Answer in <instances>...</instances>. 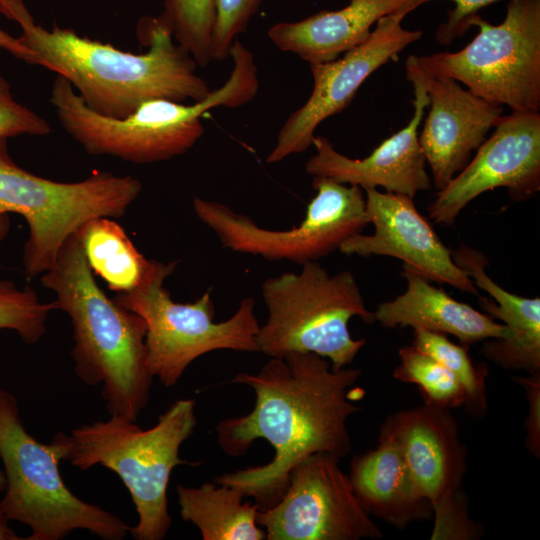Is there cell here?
I'll return each instance as SVG.
<instances>
[{"label":"cell","mask_w":540,"mask_h":540,"mask_svg":"<svg viewBox=\"0 0 540 540\" xmlns=\"http://www.w3.org/2000/svg\"><path fill=\"white\" fill-rule=\"evenodd\" d=\"M360 376L359 369L336 370L328 359L303 352L270 357L255 374H236L231 382L253 389L254 407L246 415L220 421L218 443L227 455L241 457L254 441L264 439L274 457L214 482L238 489L265 510L282 497L291 470L303 459L317 453L345 458L352 451L347 423L361 410L355 401L365 394L356 386Z\"/></svg>","instance_id":"1"},{"label":"cell","mask_w":540,"mask_h":540,"mask_svg":"<svg viewBox=\"0 0 540 540\" xmlns=\"http://www.w3.org/2000/svg\"><path fill=\"white\" fill-rule=\"evenodd\" d=\"M0 13L21 28L19 42L33 55V65L64 77L93 111L124 118L155 99L198 102L210 93L197 63L178 45L160 17H142L137 25L144 53L120 50L81 36L72 29L37 24L24 0H0Z\"/></svg>","instance_id":"2"},{"label":"cell","mask_w":540,"mask_h":540,"mask_svg":"<svg viewBox=\"0 0 540 540\" xmlns=\"http://www.w3.org/2000/svg\"><path fill=\"white\" fill-rule=\"evenodd\" d=\"M41 283L55 293V308L70 317L77 377L89 386L102 385L110 415L136 421L153 381L146 364L144 319L98 286L77 232L65 241Z\"/></svg>","instance_id":"3"},{"label":"cell","mask_w":540,"mask_h":540,"mask_svg":"<svg viewBox=\"0 0 540 540\" xmlns=\"http://www.w3.org/2000/svg\"><path fill=\"white\" fill-rule=\"evenodd\" d=\"M228 80L201 101L190 104L155 99L124 118L90 109L71 84L57 75L49 101L61 126L88 154L109 155L135 164L165 161L186 153L204 134V113L215 107L238 108L254 99L259 88L254 57L232 55Z\"/></svg>","instance_id":"4"},{"label":"cell","mask_w":540,"mask_h":540,"mask_svg":"<svg viewBox=\"0 0 540 540\" xmlns=\"http://www.w3.org/2000/svg\"><path fill=\"white\" fill-rule=\"evenodd\" d=\"M196 425L195 400L179 399L147 430L136 421L110 415L70 434L58 432L52 441L59 446L62 461L73 467L87 470L101 465L117 474L138 515L129 533L136 540H162L172 523L167 499L171 473L178 465H199L179 457Z\"/></svg>","instance_id":"5"},{"label":"cell","mask_w":540,"mask_h":540,"mask_svg":"<svg viewBox=\"0 0 540 540\" xmlns=\"http://www.w3.org/2000/svg\"><path fill=\"white\" fill-rule=\"evenodd\" d=\"M261 295L268 316L257 343L268 357L315 353L333 369L345 368L366 343L352 338L349 321L359 317L367 324L375 322L354 275L347 270L331 275L317 261L304 263L298 273L267 278Z\"/></svg>","instance_id":"6"},{"label":"cell","mask_w":540,"mask_h":540,"mask_svg":"<svg viewBox=\"0 0 540 540\" xmlns=\"http://www.w3.org/2000/svg\"><path fill=\"white\" fill-rule=\"evenodd\" d=\"M0 459L6 479L1 508L8 521L30 528L27 540H60L78 529L122 540L130 532L121 517L71 492L59 470V446L41 443L25 429L15 397L5 390H0Z\"/></svg>","instance_id":"7"},{"label":"cell","mask_w":540,"mask_h":540,"mask_svg":"<svg viewBox=\"0 0 540 540\" xmlns=\"http://www.w3.org/2000/svg\"><path fill=\"white\" fill-rule=\"evenodd\" d=\"M142 191L130 175L97 172L78 182H58L17 165L0 140V214L17 213L28 225L23 265L29 277L55 264L69 236L95 217H122Z\"/></svg>","instance_id":"8"},{"label":"cell","mask_w":540,"mask_h":540,"mask_svg":"<svg viewBox=\"0 0 540 540\" xmlns=\"http://www.w3.org/2000/svg\"><path fill=\"white\" fill-rule=\"evenodd\" d=\"M176 266V261L155 260L138 287L117 293L113 298L144 319L147 368L165 387L175 386L187 367L206 353L216 350L259 352L260 325L254 299H243L230 318L215 322V307L209 291L192 303L171 299L164 282Z\"/></svg>","instance_id":"9"},{"label":"cell","mask_w":540,"mask_h":540,"mask_svg":"<svg viewBox=\"0 0 540 540\" xmlns=\"http://www.w3.org/2000/svg\"><path fill=\"white\" fill-rule=\"evenodd\" d=\"M471 26L479 32L463 49L416 56L420 68L512 112H539L540 0H509L500 24L478 15Z\"/></svg>","instance_id":"10"},{"label":"cell","mask_w":540,"mask_h":540,"mask_svg":"<svg viewBox=\"0 0 540 540\" xmlns=\"http://www.w3.org/2000/svg\"><path fill=\"white\" fill-rule=\"evenodd\" d=\"M312 186L316 195L304 220L288 230L262 228L227 205L200 197L193 199V209L224 248L303 265L339 249L348 237L361 233L369 224L361 187L323 177H313Z\"/></svg>","instance_id":"11"},{"label":"cell","mask_w":540,"mask_h":540,"mask_svg":"<svg viewBox=\"0 0 540 540\" xmlns=\"http://www.w3.org/2000/svg\"><path fill=\"white\" fill-rule=\"evenodd\" d=\"M379 436L394 442L433 511L432 540H475L483 527L469 517L463 490L467 447L451 410L423 403L386 417Z\"/></svg>","instance_id":"12"},{"label":"cell","mask_w":540,"mask_h":540,"mask_svg":"<svg viewBox=\"0 0 540 540\" xmlns=\"http://www.w3.org/2000/svg\"><path fill=\"white\" fill-rule=\"evenodd\" d=\"M317 453L293 467L273 506L258 510L267 540H378L382 531L363 509L340 466Z\"/></svg>","instance_id":"13"},{"label":"cell","mask_w":540,"mask_h":540,"mask_svg":"<svg viewBox=\"0 0 540 540\" xmlns=\"http://www.w3.org/2000/svg\"><path fill=\"white\" fill-rule=\"evenodd\" d=\"M430 1L415 0L380 18L370 36L343 57L310 64L312 92L284 122L266 161L277 163L311 147L321 122L345 110L372 73L396 61L407 46L422 37V31L405 29L402 23L409 13Z\"/></svg>","instance_id":"14"},{"label":"cell","mask_w":540,"mask_h":540,"mask_svg":"<svg viewBox=\"0 0 540 540\" xmlns=\"http://www.w3.org/2000/svg\"><path fill=\"white\" fill-rule=\"evenodd\" d=\"M499 187L517 202L540 191L539 112L502 116L475 156L437 192L429 216L434 223L452 225L472 200Z\"/></svg>","instance_id":"15"},{"label":"cell","mask_w":540,"mask_h":540,"mask_svg":"<svg viewBox=\"0 0 540 540\" xmlns=\"http://www.w3.org/2000/svg\"><path fill=\"white\" fill-rule=\"evenodd\" d=\"M364 191L366 214L374 233L348 237L338 249L341 253L394 257L429 281L479 296L473 280L456 265L452 251L417 210L413 198L377 189Z\"/></svg>","instance_id":"16"},{"label":"cell","mask_w":540,"mask_h":540,"mask_svg":"<svg viewBox=\"0 0 540 540\" xmlns=\"http://www.w3.org/2000/svg\"><path fill=\"white\" fill-rule=\"evenodd\" d=\"M405 65L421 80L429 111L418 135L432 184L443 189L470 161L503 116L502 106L490 103L451 77L431 74L410 55Z\"/></svg>","instance_id":"17"},{"label":"cell","mask_w":540,"mask_h":540,"mask_svg":"<svg viewBox=\"0 0 540 540\" xmlns=\"http://www.w3.org/2000/svg\"><path fill=\"white\" fill-rule=\"evenodd\" d=\"M405 68L414 89V113L409 123L362 159L339 153L328 138L315 135L312 146L316 152L305 164L309 175L359 186L363 190L381 187L385 192L411 198L431 188L432 180L418 138L429 99L416 73L406 65Z\"/></svg>","instance_id":"18"},{"label":"cell","mask_w":540,"mask_h":540,"mask_svg":"<svg viewBox=\"0 0 540 540\" xmlns=\"http://www.w3.org/2000/svg\"><path fill=\"white\" fill-rule=\"evenodd\" d=\"M452 258L477 288L491 295L493 300L479 295V305L508 330L506 338L483 341L482 355L505 370L539 372L540 298L510 293L494 282L485 271L489 264L487 257L477 249L462 243L452 251Z\"/></svg>","instance_id":"19"},{"label":"cell","mask_w":540,"mask_h":540,"mask_svg":"<svg viewBox=\"0 0 540 540\" xmlns=\"http://www.w3.org/2000/svg\"><path fill=\"white\" fill-rule=\"evenodd\" d=\"M401 275L407 282L406 290L393 300L380 303L373 312L374 321L381 326L449 334L463 345L508 336L502 323L453 299L408 266H402Z\"/></svg>","instance_id":"20"},{"label":"cell","mask_w":540,"mask_h":540,"mask_svg":"<svg viewBox=\"0 0 540 540\" xmlns=\"http://www.w3.org/2000/svg\"><path fill=\"white\" fill-rule=\"evenodd\" d=\"M348 477L363 509L399 530L433 516L401 451L385 437H378L374 449L352 458Z\"/></svg>","instance_id":"21"},{"label":"cell","mask_w":540,"mask_h":540,"mask_svg":"<svg viewBox=\"0 0 540 540\" xmlns=\"http://www.w3.org/2000/svg\"><path fill=\"white\" fill-rule=\"evenodd\" d=\"M415 0H349L334 11L323 10L296 22H279L268 37L281 51L309 64L335 60L362 44L377 21Z\"/></svg>","instance_id":"22"},{"label":"cell","mask_w":540,"mask_h":540,"mask_svg":"<svg viewBox=\"0 0 540 540\" xmlns=\"http://www.w3.org/2000/svg\"><path fill=\"white\" fill-rule=\"evenodd\" d=\"M180 516L200 531L204 540H264L265 530L257 524L259 506L243 502L238 489L219 483L199 487L177 485Z\"/></svg>","instance_id":"23"},{"label":"cell","mask_w":540,"mask_h":540,"mask_svg":"<svg viewBox=\"0 0 540 540\" xmlns=\"http://www.w3.org/2000/svg\"><path fill=\"white\" fill-rule=\"evenodd\" d=\"M77 234L91 271L117 293L138 287L154 265L155 260L145 258L125 230L109 217L88 220Z\"/></svg>","instance_id":"24"},{"label":"cell","mask_w":540,"mask_h":540,"mask_svg":"<svg viewBox=\"0 0 540 540\" xmlns=\"http://www.w3.org/2000/svg\"><path fill=\"white\" fill-rule=\"evenodd\" d=\"M412 345L433 357L461 383L466 401L464 408L473 417H483L487 411L485 379L487 368L475 366L465 345L451 342L445 334L413 329Z\"/></svg>","instance_id":"25"},{"label":"cell","mask_w":540,"mask_h":540,"mask_svg":"<svg viewBox=\"0 0 540 540\" xmlns=\"http://www.w3.org/2000/svg\"><path fill=\"white\" fill-rule=\"evenodd\" d=\"M399 364L393 378L415 384L424 403L445 409L458 408L466 401L465 391L458 379L441 363L413 345L398 350Z\"/></svg>","instance_id":"26"},{"label":"cell","mask_w":540,"mask_h":540,"mask_svg":"<svg viewBox=\"0 0 540 540\" xmlns=\"http://www.w3.org/2000/svg\"><path fill=\"white\" fill-rule=\"evenodd\" d=\"M159 17L170 29L174 41L198 66L205 67L212 61L214 0H163Z\"/></svg>","instance_id":"27"},{"label":"cell","mask_w":540,"mask_h":540,"mask_svg":"<svg viewBox=\"0 0 540 540\" xmlns=\"http://www.w3.org/2000/svg\"><path fill=\"white\" fill-rule=\"evenodd\" d=\"M52 310H56L53 302H42L31 287L19 289L0 279V329L15 331L26 344H35L44 336Z\"/></svg>","instance_id":"28"},{"label":"cell","mask_w":540,"mask_h":540,"mask_svg":"<svg viewBox=\"0 0 540 540\" xmlns=\"http://www.w3.org/2000/svg\"><path fill=\"white\" fill-rule=\"evenodd\" d=\"M262 0H214L212 60H225L236 37L243 33Z\"/></svg>","instance_id":"29"},{"label":"cell","mask_w":540,"mask_h":540,"mask_svg":"<svg viewBox=\"0 0 540 540\" xmlns=\"http://www.w3.org/2000/svg\"><path fill=\"white\" fill-rule=\"evenodd\" d=\"M51 132L49 123L13 96L11 86L0 75V140L30 135L45 136Z\"/></svg>","instance_id":"30"},{"label":"cell","mask_w":540,"mask_h":540,"mask_svg":"<svg viewBox=\"0 0 540 540\" xmlns=\"http://www.w3.org/2000/svg\"><path fill=\"white\" fill-rule=\"evenodd\" d=\"M454 7L447 11L446 21L441 23L435 33L436 40L444 46L464 36L471 27V23L479 12L501 0H451Z\"/></svg>","instance_id":"31"},{"label":"cell","mask_w":540,"mask_h":540,"mask_svg":"<svg viewBox=\"0 0 540 540\" xmlns=\"http://www.w3.org/2000/svg\"><path fill=\"white\" fill-rule=\"evenodd\" d=\"M524 389L528 403V414L524 423L525 446L535 458H540V371L527 376L512 378Z\"/></svg>","instance_id":"32"},{"label":"cell","mask_w":540,"mask_h":540,"mask_svg":"<svg viewBox=\"0 0 540 540\" xmlns=\"http://www.w3.org/2000/svg\"><path fill=\"white\" fill-rule=\"evenodd\" d=\"M0 49L7 51L28 64H33L32 53L19 42L17 37H13L2 28H0Z\"/></svg>","instance_id":"33"},{"label":"cell","mask_w":540,"mask_h":540,"mask_svg":"<svg viewBox=\"0 0 540 540\" xmlns=\"http://www.w3.org/2000/svg\"><path fill=\"white\" fill-rule=\"evenodd\" d=\"M19 537L9 526V521L5 517L0 505V540H19Z\"/></svg>","instance_id":"34"},{"label":"cell","mask_w":540,"mask_h":540,"mask_svg":"<svg viewBox=\"0 0 540 540\" xmlns=\"http://www.w3.org/2000/svg\"><path fill=\"white\" fill-rule=\"evenodd\" d=\"M10 230V220L8 214H0V242L5 239Z\"/></svg>","instance_id":"35"},{"label":"cell","mask_w":540,"mask_h":540,"mask_svg":"<svg viewBox=\"0 0 540 540\" xmlns=\"http://www.w3.org/2000/svg\"><path fill=\"white\" fill-rule=\"evenodd\" d=\"M6 484V479L4 475V471L0 468V491H4Z\"/></svg>","instance_id":"36"}]
</instances>
